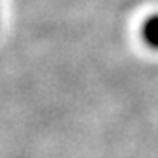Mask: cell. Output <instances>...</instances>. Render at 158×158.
Segmentation results:
<instances>
[{
    "label": "cell",
    "mask_w": 158,
    "mask_h": 158,
    "mask_svg": "<svg viewBox=\"0 0 158 158\" xmlns=\"http://www.w3.org/2000/svg\"><path fill=\"white\" fill-rule=\"evenodd\" d=\"M142 42L153 51H158V12L148 16L141 25Z\"/></svg>",
    "instance_id": "1"
}]
</instances>
